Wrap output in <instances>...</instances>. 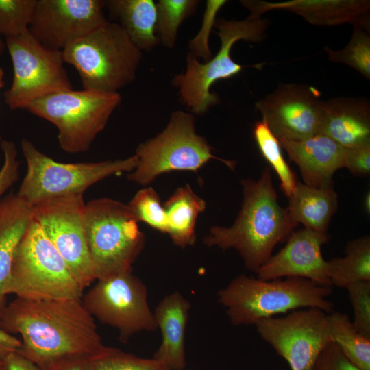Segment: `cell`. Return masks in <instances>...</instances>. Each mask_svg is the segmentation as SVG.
<instances>
[{
  "label": "cell",
  "instance_id": "6da1fadb",
  "mask_svg": "<svg viewBox=\"0 0 370 370\" xmlns=\"http://www.w3.org/2000/svg\"><path fill=\"white\" fill-rule=\"evenodd\" d=\"M0 328L19 334L22 356L47 370L60 359L92 355L104 345L82 297L32 300L16 297L0 314Z\"/></svg>",
  "mask_w": 370,
  "mask_h": 370
},
{
  "label": "cell",
  "instance_id": "7a4b0ae2",
  "mask_svg": "<svg viewBox=\"0 0 370 370\" xmlns=\"http://www.w3.org/2000/svg\"><path fill=\"white\" fill-rule=\"evenodd\" d=\"M241 209L230 227L212 226L204 237L208 247L235 249L245 267L257 273L275 247L294 230L286 208L278 202L270 167L258 180L243 179Z\"/></svg>",
  "mask_w": 370,
  "mask_h": 370
},
{
  "label": "cell",
  "instance_id": "3957f363",
  "mask_svg": "<svg viewBox=\"0 0 370 370\" xmlns=\"http://www.w3.org/2000/svg\"><path fill=\"white\" fill-rule=\"evenodd\" d=\"M332 292V286L301 278L262 280L241 274L218 291L217 301L233 325H255L263 319L301 308L329 314L334 308L328 299Z\"/></svg>",
  "mask_w": 370,
  "mask_h": 370
},
{
  "label": "cell",
  "instance_id": "277c9868",
  "mask_svg": "<svg viewBox=\"0 0 370 370\" xmlns=\"http://www.w3.org/2000/svg\"><path fill=\"white\" fill-rule=\"evenodd\" d=\"M65 63L77 71L84 89L118 90L136 79L143 52L115 22L103 25L62 51Z\"/></svg>",
  "mask_w": 370,
  "mask_h": 370
},
{
  "label": "cell",
  "instance_id": "5b68a950",
  "mask_svg": "<svg viewBox=\"0 0 370 370\" xmlns=\"http://www.w3.org/2000/svg\"><path fill=\"white\" fill-rule=\"evenodd\" d=\"M269 25L267 18L249 16L240 21L217 19L214 27L218 29L217 34L221 40L219 51L205 62H199L188 53L185 71L175 75L172 79V85L178 88L181 103L190 113L203 115L219 103V95L210 91L212 85L238 75L244 67L232 60V46L241 40L251 42L263 41Z\"/></svg>",
  "mask_w": 370,
  "mask_h": 370
},
{
  "label": "cell",
  "instance_id": "8992f818",
  "mask_svg": "<svg viewBox=\"0 0 370 370\" xmlns=\"http://www.w3.org/2000/svg\"><path fill=\"white\" fill-rule=\"evenodd\" d=\"M121 102L119 92L67 88L34 101L27 110L56 126L64 151L78 153L88 151Z\"/></svg>",
  "mask_w": 370,
  "mask_h": 370
},
{
  "label": "cell",
  "instance_id": "52a82bcc",
  "mask_svg": "<svg viewBox=\"0 0 370 370\" xmlns=\"http://www.w3.org/2000/svg\"><path fill=\"white\" fill-rule=\"evenodd\" d=\"M21 147L27 172L16 195L31 206L54 198L83 195L108 177L132 172L138 163L135 155L121 160L64 163L45 155L27 139L21 141Z\"/></svg>",
  "mask_w": 370,
  "mask_h": 370
},
{
  "label": "cell",
  "instance_id": "ba28073f",
  "mask_svg": "<svg viewBox=\"0 0 370 370\" xmlns=\"http://www.w3.org/2000/svg\"><path fill=\"white\" fill-rule=\"evenodd\" d=\"M84 218L97 279L132 271L145 240L128 204L110 198L97 199L86 204Z\"/></svg>",
  "mask_w": 370,
  "mask_h": 370
},
{
  "label": "cell",
  "instance_id": "9c48e42d",
  "mask_svg": "<svg viewBox=\"0 0 370 370\" xmlns=\"http://www.w3.org/2000/svg\"><path fill=\"white\" fill-rule=\"evenodd\" d=\"M212 149L206 139L196 132L194 114L174 111L160 133L138 146L134 154L137 166L127 178L145 186L173 171H197L212 159L220 160L231 170L235 169L236 161L219 158Z\"/></svg>",
  "mask_w": 370,
  "mask_h": 370
},
{
  "label": "cell",
  "instance_id": "30bf717a",
  "mask_svg": "<svg viewBox=\"0 0 370 370\" xmlns=\"http://www.w3.org/2000/svg\"><path fill=\"white\" fill-rule=\"evenodd\" d=\"M83 291L40 225L33 219L15 251L9 294L26 299L47 300L82 297Z\"/></svg>",
  "mask_w": 370,
  "mask_h": 370
},
{
  "label": "cell",
  "instance_id": "8fae6325",
  "mask_svg": "<svg viewBox=\"0 0 370 370\" xmlns=\"http://www.w3.org/2000/svg\"><path fill=\"white\" fill-rule=\"evenodd\" d=\"M147 297L143 282L125 271L97 279L82 300L93 318L116 328L119 340L127 343L135 334L158 329Z\"/></svg>",
  "mask_w": 370,
  "mask_h": 370
},
{
  "label": "cell",
  "instance_id": "7c38bea8",
  "mask_svg": "<svg viewBox=\"0 0 370 370\" xmlns=\"http://www.w3.org/2000/svg\"><path fill=\"white\" fill-rule=\"evenodd\" d=\"M13 66V79L4 93L10 110L27 109L49 93L72 88L62 51L49 48L27 32L5 38Z\"/></svg>",
  "mask_w": 370,
  "mask_h": 370
},
{
  "label": "cell",
  "instance_id": "4fadbf2b",
  "mask_svg": "<svg viewBox=\"0 0 370 370\" xmlns=\"http://www.w3.org/2000/svg\"><path fill=\"white\" fill-rule=\"evenodd\" d=\"M85 206L82 195H73L32 206L33 219L40 225L83 290L97 279L86 237Z\"/></svg>",
  "mask_w": 370,
  "mask_h": 370
},
{
  "label": "cell",
  "instance_id": "5bb4252c",
  "mask_svg": "<svg viewBox=\"0 0 370 370\" xmlns=\"http://www.w3.org/2000/svg\"><path fill=\"white\" fill-rule=\"evenodd\" d=\"M255 326L261 338L286 360L291 370H312L322 350L332 342L328 313L316 308L263 319Z\"/></svg>",
  "mask_w": 370,
  "mask_h": 370
},
{
  "label": "cell",
  "instance_id": "9a60e30c",
  "mask_svg": "<svg viewBox=\"0 0 370 370\" xmlns=\"http://www.w3.org/2000/svg\"><path fill=\"white\" fill-rule=\"evenodd\" d=\"M319 90L302 84H281L256 101L263 121L278 139L301 140L320 132Z\"/></svg>",
  "mask_w": 370,
  "mask_h": 370
},
{
  "label": "cell",
  "instance_id": "2e32d148",
  "mask_svg": "<svg viewBox=\"0 0 370 370\" xmlns=\"http://www.w3.org/2000/svg\"><path fill=\"white\" fill-rule=\"evenodd\" d=\"M102 0H36L29 32L43 45L62 51L108 21Z\"/></svg>",
  "mask_w": 370,
  "mask_h": 370
},
{
  "label": "cell",
  "instance_id": "e0dca14e",
  "mask_svg": "<svg viewBox=\"0 0 370 370\" xmlns=\"http://www.w3.org/2000/svg\"><path fill=\"white\" fill-rule=\"evenodd\" d=\"M329 241L328 232L305 227L293 230L285 246L261 266L257 278L271 280L301 278L332 286L328 275L327 260L321 253L322 245Z\"/></svg>",
  "mask_w": 370,
  "mask_h": 370
},
{
  "label": "cell",
  "instance_id": "ac0fdd59",
  "mask_svg": "<svg viewBox=\"0 0 370 370\" xmlns=\"http://www.w3.org/2000/svg\"><path fill=\"white\" fill-rule=\"evenodd\" d=\"M241 3L250 11L249 16L261 18L271 10H284L299 15L317 26H336L345 23L369 30V0H290L268 2L242 0Z\"/></svg>",
  "mask_w": 370,
  "mask_h": 370
},
{
  "label": "cell",
  "instance_id": "d6986e66",
  "mask_svg": "<svg viewBox=\"0 0 370 370\" xmlns=\"http://www.w3.org/2000/svg\"><path fill=\"white\" fill-rule=\"evenodd\" d=\"M278 140L289 160L299 167L304 184L315 188L334 187V173L344 167L343 147L320 133L297 141Z\"/></svg>",
  "mask_w": 370,
  "mask_h": 370
},
{
  "label": "cell",
  "instance_id": "ffe728a7",
  "mask_svg": "<svg viewBox=\"0 0 370 370\" xmlns=\"http://www.w3.org/2000/svg\"><path fill=\"white\" fill-rule=\"evenodd\" d=\"M320 134L344 148L370 142V103L364 97H336L321 101Z\"/></svg>",
  "mask_w": 370,
  "mask_h": 370
},
{
  "label": "cell",
  "instance_id": "44dd1931",
  "mask_svg": "<svg viewBox=\"0 0 370 370\" xmlns=\"http://www.w3.org/2000/svg\"><path fill=\"white\" fill-rule=\"evenodd\" d=\"M190 308L188 300L175 291L164 297L153 312L162 338L153 358L170 370L186 367V330Z\"/></svg>",
  "mask_w": 370,
  "mask_h": 370
},
{
  "label": "cell",
  "instance_id": "7402d4cb",
  "mask_svg": "<svg viewBox=\"0 0 370 370\" xmlns=\"http://www.w3.org/2000/svg\"><path fill=\"white\" fill-rule=\"evenodd\" d=\"M32 219V206L16 194L0 199V314L7 305L15 251Z\"/></svg>",
  "mask_w": 370,
  "mask_h": 370
},
{
  "label": "cell",
  "instance_id": "603a6c76",
  "mask_svg": "<svg viewBox=\"0 0 370 370\" xmlns=\"http://www.w3.org/2000/svg\"><path fill=\"white\" fill-rule=\"evenodd\" d=\"M288 199L286 210L294 227L301 223L305 228L328 232L338 206V195L334 187L315 188L297 180Z\"/></svg>",
  "mask_w": 370,
  "mask_h": 370
},
{
  "label": "cell",
  "instance_id": "cb8c5ba5",
  "mask_svg": "<svg viewBox=\"0 0 370 370\" xmlns=\"http://www.w3.org/2000/svg\"><path fill=\"white\" fill-rule=\"evenodd\" d=\"M106 8L142 51L158 44L156 35V4L153 0H108Z\"/></svg>",
  "mask_w": 370,
  "mask_h": 370
},
{
  "label": "cell",
  "instance_id": "d4e9b609",
  "mask_svg": "<svg viewBox=\"0 0 370 370\" xmlns=\"http://www.w3.org/2000/svg\"><path fill=\"white\" fill-rule=\"evenodd\" d=\"M163 206L166 217V234L173 243L182 248L193 245L196 240L197 219L205 210L206 201L186 184L176 189Z\"/></svg>",
  "mask_w": 370,
  "mask_h": 370
},
{
  "label": "cell",
  "instance_id": "484cf974",
  "mask_svg": "<svg viewBox=\"0 0 370 370\" xmlns=\"http://www.w3.org/2000/svg\"><path fill=\"white\" fill-rule=\"evenodd\" d=\"M344 256L327 261L331 285L346 288L349 284L370 281V237L354 238L345 246Z\"/></svg>",
  "mask_w": 370,
  "mask_h": 370
},
{
  "label": "cell",
  "instance_id": "4316f807",
  "mask_svg": "<svg viewBox=\"0 0 370 370\" xmlns=\"http://www.w3.org/2000/svg\"><path fill=\"white\" fill-rule=\"evenodd\" d=\"M328 321L332 342L345 356L360 370H370V338L356 330L346 313L333 311Z\"/></svg>",
  "mask_w": 370,
  "mask_h": 370
},
{
  "label": "cell",
  "instance_id": "83f0119b",
  "mask_svg": "<svg viewBox=\"0 0 370 370\" xmlns=\"http://www.w3.org/2000/svg\"><path fill=\"white\" fill-rule=\"evenodd\" d=\"M199 0H159L156 4V35L159 43L175 47L182 23L197 12Z\"/></svg>",
  "mask_w": 370,
  "mask_h": 370
},
{
  "label": "cell",
  "instance_id": "f1b7e54d",
  "mask_svg": "<svg viewBox=\"0 0 370 370\" xmlns=\"http://www.w3.org/2000/svg\"><path fill=\"white\" fill-rule=\"evenodd\" d=\"M253 136L263 157L273 169L280 180V188L289 197L297 180L284 158L279 140L263 121L256 123Z\"/></svg>",
  "mask_w": 370,
  "mask_h": 370
},
{
  "label": "cell",
  "instance_id": "f546056e",
  "mask_svg": "<svg viewBox=\"0 0 370 370\" xmlns=\"http://www.w3.org/2000/svg\"><path fill=\"white\" fill-rule=\"evenodd\" d=\"M369 30L354 27L352 38L347 45L340 50L325 47L328 59L334 62L347 64L358 71L367 79H370V36Z\"/></svg>",
  "mask_w": 370,
  "mask_h": 370
},
{
  "label": "cell",
  "instance_id": "4dcf8cb0",
  "mask_svg": "<svg viewBox=\"0 0 370 370\" xmlns=\"http://www.w3.org/2000/svg\"><path fill=\"white\" fill-rule=\"evenodd\" d=\"M91 370H170L153 358H144L104 346L90 356Z\"/></svg>",
  "mask_w": 370,
  "mask_h": 370
},
{
  "label": "cell",
  "instance_id": "1f68e13d",
  "mask_svg": "<svg viewBox=\"0 0 370 370\" xmlns=\"http://www.w3.org/2000/svg\"><path fill=\"white\" fill-rule=\"evenodd\" d=\"M36 0H0V36L15 37L29 32Z\"/></svg>",
  "mask_w": 370,
  "mask_h": 370
},
{
  "label": "cell",
  "instance_id": "d6a6232c",
  "mask_svg": "<svg viewBox=\"0 0 370 370\" xmlns=\"http://www.w3.org/2000/svg\"><path fill=\"white\" fill-rule=\"evenodd\" d=\"M135 218L162 233L167 230L166 217L163 204L151 187L141 189L128 204Z\"/></svg>",
  "mask_w": 370,
  "mask_h": 370
},
{
  "label": "cell",
  "instance_id": "836d02e7",
  "mask_svg": "<svg viewBox=\"0 0 370 370\" xmlns=\"http://www.w3.org/2000/svg\"><path fill=\"white\" fill-rule=\"evenodd\" d=\"M353 308L356 330L370 338V281L352 283L345 288Z\"/></svg>",
  "mask_w": 370,
  "mask_h": 370
},
{
  "label": "cell",
  "instance_id": "e575fe53",
  "mask_svg": "<svg viewBox=\"0 0 370 370\" xmlns=\"http://www.w3.org/2000/svg\"><path fill=\"white\" fill-rule=\"evenodd\" d=\"M226 3L225 0H208L206 1L201 28L197 35L190 40L188 45L189 54L197 59L200 58L206 62L212 57L208 45L210 34L215 25L217 13Z\"/></svg>",
  "mask_w": 370,
  "mask_h": 370
},
{
  "label": "cell",
  "instance_id": "d590c367",
  "mask_svg": "<svg viewBox=\"0 0 370 370\" xmlns=\"http://www.w3.org/2000/svg\"><path fill=\"white\" fill-rule=\"evenodd\" d=\"M0 149L3 153V163L0 169V199L18 180L20 162L14 142L2 140Z\"/></svg>",
  "mask_w": 370,
  "mask_h": 370
},
{
  "label": "cell",
  "instance_id": "8d00e7d4",
  "mask_svg": "<svg viewBox=\"0 0 370 370\" xmlns=\"http://www.w3.org/2000/svg\"><path fill=\"white\" fill-rule=\"evenodd\" d=\"M312 370H360L354 366L333 342L322 350Z\"/></svg>",
  "mask_w": 370,
  "mask_h": 370
},
{
  "label": "cell",
  "instance_id": "74e56055",
  "mask_svg": "<svg viewBox=\"0 0 370 370\" xmlns=\"http://www.w3.org/2000/svg\"><path fill=\"white\" fill-rule=\"evenodd\" d=\"M344 167L353 175L366 177L370 173V142L345 148Z\"/></svg>",
  "mask_w": 370,
  "mask_h": 370
},
{
  "label": "cell",
  "instance_id": "f35d334b",
  "mask_svg": "<svg viewBox=\"0 0 370 370\" xmlns=\"http://www.w3.org/2000/svg\"><path fill=\"white\" fill-rule=\"evenodd\" d=\"M90 355H73L60 359L47 370H91Z\"/></svg>",
  "mask_w": 370,
  "mask_h": 370
},
{
  "label": "cell",
  "instance_id": "ab89813d",
  "mask_svg": "<svg viewBox=\"0 0 370 370\" xmlns=\"http://www.w3.org/2000/svg\"><path fill=\"white\" fill-rule=\"evenodd\" d=\"M2 362L3 370H41L18 352L10 353Z\"/></svg>",
  "mask_w": 370,
  "mask_h": 370
},
{
  "label": "cell",
  "instance_id": "60d3db41",
  "mask_svg": "<svg viewBox=\"0 0 370 370\" xmlns=\"http://www.w3.org/2000/svg\"><path fill=\"white\" fill-rule=\"evenodd\" d=\"M21 345L19 338L0 328V361H3L10 353L18 352Z\"/></svg>",
  "mask_w": 370,
  "mask_h": 370
},
{
  "label": "cell",
  "instance_id": "b9f144b4",
  "mask_svg": "<svg viewBox=\"0 0 370 370\" xmlns=\"http://www.w3.org/2000/svg\"><path fill=\"white\" fill-rule=\"evenodd\" d=\"M5 71L2 67H0V89L3 88L5 86Z\"/></svg>",
  "mask_w": 370,
  "mask_h": 370
},
{
  "label": "cell",
  "instance_id": "7bdbcfd3",
  "mask_svg": "<svg viewBox=\"0 0 370 370\" xmlns=\"http://www.w3.org/2000/svg\"><path fill=\"white\" fill-rule=\"evenodd\" d=\"M369 193H368V194L366 195L365 196V209H366V211L369 212V206H370V204H369V201H370V196H369Z\"/></svg>",
  "mask_w": 370,
  "mask_h": 370
},
{
  "label": "cell",
  "instance_id": "ee69618b",
  "mask_svg": "<svg viewBox=\"0 0 370 370\" xmlns=\"http://www.w3.org/2000/svg\"><path fill=\"white\" fill-rule=\"evenodd\" d=\"M5 47V42L3 41L0 36V56L3 53Z\"/></svg>",
  "mask_w": 370,
  "mask_h": 370
},
{
  "label": "cell",
  "instance_id": "f6af8a7d",
  "mask_svg": "<svg viewBox=\"0 0 370 370\" xmlns=\"http://www.w3.org/2000/svg\"><path fill=\"white\" fill-rule=\"evenodd\" d=\"M0 370H3V362L0 361Z\"/></svg>",
  "mask_w": 370,
  "mask_h": 370
},
{
  "label": "cell",
  "instance_id": "bcb514c9",
  "mask_svg": "<svg viewBox=\"0 0 370 370\" xmlns=\"http://www.w3.org/2000/svg\"><path fill=\"white\" fill-rule=\"evenodd\" d=\"M2 140H3V139H2L1 136H0V144H1V141H2Z\"/></svg>",
  "mask_w": 370,
  "mask_h": 370
},
{
  "label": "cell",
  "instance_id": "7dc6e473",
  "mask_svg": "<svg viewBox=\"0 0 370 370\" xmlns=\"http://www.w3.org/2000/svg\"><path fill=\"white\" fill-rule=\"evenodd\" d=\"M183 370H185V369H183Z\"/></svg>",
  "mask_w": 370,
  "mask_h": 370
}]
</instances>
